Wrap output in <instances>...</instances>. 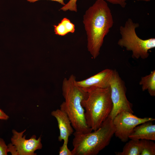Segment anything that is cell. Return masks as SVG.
<instances>
[{
    "mask_svg": "<svg viewBox=\"0 0 155 155\" xmlns=\"http://www.w3.org/2000/svg\"><path fill=\"white\" fill-rule=\"evenodd\" d=\"M110 86L113 107L109 116L111 119L113 120L119 113L122 111H126L133 113L132 104L126 97V88L125 83L116 70H113Z\"/></svg>",
    "mask_w": 155,
    "mask_h": 155,
    "instance_id": "obj_6",
    "label": "cell"
},
{
    "mask_svg": "<svg viewBox=\"0 0 155 155\" xmlns=\"http://www.w3.org/2000/svg\"><path fill=\"white\" fill-rule=\"evenodd\" d=\"M115 128L109 116L100 127L93 132L84 133L75 131L71 151L72 155H96L109 144Z\"/></svg>",
    "mask_w": 155,
    "mask_h": 155,
    "instance_id": "obj_3",
    "label": "cell"
},
{
    "mask_svg": "<svg viewBox=\"0 0 155 155\" xmlns=\"http://www.w3.org/2000/svg\"><path fill=\"white\" fill-rule=\"evenodd\" d=\"M141 152L140 155H155V144L152 140H140Z\"/></svg>",
    "mask_w": 155,
    "mask_h": 155,
    "instance_id": "obj_15",
    "label": "cell"
},
{
    "mask_svg": "<svg viewBox=\"0 0 155 155\" xmlns=\"http://www.w3.org/2000/svg\"><path fill=\"white\" fill-rule=\"evenodd\" d=\"M39 0H27V1L33 3V2H36V1H38ZM51 0L52 1H55L59 3H61V4L63 6L65 5V4L64 2V0Z\"/></svg>",
    "mask_w": 155,
    "mask_h": 155,
    "instance_id": "obj_21",
    "label": "cell"
},
{
    "mask_svg": "<svg viewBox=\"0 0 155 155\" xmlns=\"http://www.w3.org/2000/svg\"><path fill=\"white\" fill-rule=\"evenodd\" d=\"M142 90H147L149 94L152 96H155V70L151 71L150 73L142 77L139 82Z\"/></svg>",
    "mask_w": 155,
    "mask_h": 155,
    "instance_id": "obj_12",
    "label": "cell"
},
{
    "mask_svg": "<svg viewBox=\"0 0 155 155\" xmlns=\"http://www.w3.org/2000/svg\"><path fill=\"white\" fill-rule=\"evenodd\" d=\"M54 26L55 34L61 36H64L69 32L73 33L75 31L74 24L66 18H63L58 25Z\"/></svg>",
    "mask_w": 155,
    "mask_h": 155,
    "instance_id": "obj_14",
    "label": "cell"
},
{
    "mask_svg": "<svg viewBox=\"0 0 155 155\" xmlns=\"http://www.w3.org/2000/svg\"><path fill=\"white\" fill-rule=\"evenodd\" d=\"M112 4L118 5L121 7L124 8L127 4L126 1L127 0H104Z\"/></svg>",
    "mask_w": 155,
    "mask_h": 155,
    "instance_id": "obj_19",
    "label": "cell"
},
{
    "mask_svg": "<svg viewBox=\"0 0 155 155\" xmlns=\"http://www.w3.org/2000/svg\"><path fill=\"white\" fill-rule=\"evenodd\" d=\"M51 115L56 119L59 131V141L68 142L69 137L73 133V128L67 114L63 111L57 109L53 111Z\"/></svg>",
    "mask_w": 155,
    "mask_h": 155,
    "instance_id": "obj_10",
    "label": "cell"
},
{
    "mask_svg": "<svg viewBox=\"0 0 155 155\" xmlns=\"http://www.w3.org/2000/svg\"><path fill=\"white\" fill-rule=\"evenodd\" d=\"M77 0H69V2L60 9L64 11L68 10L77 12L76 2Z\"/></svg>",
    "mask_w": 155,
    "mask_h": 155,
    "instance_id": "obj_16",
    "label": "cell"
},
{
    "mask_svg": "<svg viewBox=\"0 0 155 155\" xmlns=\"http://www.w3.org/2000/svg\"><path fill=\"white\" fill-rule=\"evenodd\" d=\"M152 121L144 122L135 127L129 137L130 139L155 140V125Z\"/></svg>",
    "mask_w": 155,
    "mask_h": 155,
    "instance_id": "obj_11",
    "label": "cell"
},
{
    "mask_svg": "<svg viewBox=\"0 0 155 155\" xmlns=\"http://www.w3.org/2000/svg\"><path fill=\"white\" fill-rule=\"evenodd\" d=\"M85 90L87 95L81 104L85 110L86 123L92 131H95L100 127L111 111V88L110 86L93 87Z\"/></svg>",
    "mask_w": 155,
    "mask_h": 155,
    "instance_id": "obj_4",
    "label": "cell"
},
{
    "mask_svg": "<svg viewBox=\"0 0 155 155\" xmlns=\"http://www.w3.org/2000/svg\"><path fill=\"white\" fill-rule=\"evenodd\" d=\"M26 129L19 132L14 129L12 131L13 135L11 138V143L7 145L8 152L12 155H36L34 152L42 148L41 137L36 139L33 135L29 139L23 135Z\"/></svg>",
    "mask_w": 155,
    "mask_h": 155,
    "instance_id": "obj_8",
    "label": "cell"
},
{
    "mask_svg": "<svg viewBox=\"0 0 155 155\" xmlns=\"http://www.w3.org/2000/svg\"><path fill=\"white\" fill-rule=\"evenodd\" d=\"M68 142H63L62 145L59 148V155H72L71 151L68 148Z\"/></svg>",
    "mask_w": 155,
    "mask_h": 155,
    "instance_id": "obj_17",
    "label": "cell"
},
{
    "mask_svg": "<svg viewBox=\"0 0 155 155\" xmlns=\"http://www.w3.org/2000/svg\"><path fill=\"white\" fill-rule=\"evenodd\" d=\"M83 22L87 38V47L93 58L100 54L104 37L114 22L111 10L104 0H97L86 11Z\"/></svg>",
    "mask_w": 155,
    "mask_h": 155,
    "instance_id": "obj_1",
    "label": "cell"
},
{
    "mask_svg": "<svg viewBox=\"0 0 155 155\" xmlns=\"http://www.w3.org/2000/svg\"><path fill=\"white\" fill-rule=\"evenodd\" d=\"M113 74V70L106 69L86 79L77 81V84L85 90L93 87H109Z\"/></svg>",
    "mask_w": 155,
    "mask_h": 155,
    "instance_id": "obj_9",
    "label": "cell"
},
{
    "mask_svg": "<svg viewBox=\"0 0 155 155\" xmlns=\"http://www.w3.org/2000/svg\"><path fill=\"white\" fill-rule=\"evenodd\" d=\"M140 140L131 139L124 146L122 152H116L117 155H140Z\"/></svg>",
    "mask_w": 155,
    "mask_h": 155,
    "instance_id": "obj_13",
    "label": "cell"
},
{
    "mask_svg": "<svg viewBox=\"0 0 155 155\" xmlns=\"http://www.w3.org/2000/svg\"><path fill=\"white\" fill-rule=\"evenodd\" d=\"M137 1H144L146 2L150 1L152 0H134Z\"/></svg>",
    "mask_w": 155,
    "mask_h": 155,
    "instance_id": "obj_22",
    "label": "cell"
},
{
    "mask_svg": "<svg viewBox=\"0 0 155 155\" xmlns=\"http://www.w3.org/2000/svg\"><path fill=\"white\" fill-rule=\"evenodd\" d=\"M8 152V147L4 140L0 138V155H7Z\"/></svg>",
    "mask_w": 155,
    "mask_h": 155,
    "instance_id": "obj_18",
    "label": "cell"
},
{
    "mask_svg": "<svg viewBox=\"0 0 155 155\" xmlns=\"http://www.w3.org/2000/svg\"><path fill=\"white\" fill-rule=\"evenodd\" d=\"M9 118V116L0 108V119L6 120Z\"/></svg>",
    "mask_w": 155,
    "mask_h": 155,
    "instance_id": "obj_20",
    "label": "cell"
},
{
    "mask_svg": "<svg viewBox=\"0 0 155 155\" xmlns=\"http://www.w3.org/2000/svg\"><path fill=\"white\" fill-rule=\"evenodd\" d=\"M154 120L155 119L152 117L140 118L131 112L122 111L113 120L115 128L114 135L122 142H126L135 127L144 122Z\"/></svg>",
    "mask_w": 155,
    "mask_h": 155,
    "instance_id": "obj_7",
    "label": "cell"
},
{
    "mask_svg": "<svg viewBox=\"0 0 155 155\" xmlns=\"http://www.w3.org/2000/svg\"><path fill=\"white\" fill-rule=\"evenodd\" d=\"M76 82L73 75L63 79L62 91L65 101L60 105V109L67 114L75 131L88 133L92 130L86 123L85 110L81 104L86 97L87 92L79 86Z\"/></svg>",
    "mask_w": 155,
    "mask_h": 155,
    "instance_id": "obj_2",
    "label": "cell"
},
{
    "mask_svg": "<svg viewBox=\"0 0 155 155\" xmlns=\"http://www.w3.org/2000/svg\"><path fill=\"white\" fill-rule=\"evenodd\" d=\"M139 26L138 23L134 22L131 18L128 19L124 25L120 27L121 38L117 44L127 51H131L133 58L145 59L149 56V50L155 47V38L143 39L139 37L135 30Z\"/></svg>",
    "mask_w": 155,
    "mask_h": 155,
    "instance_id": "obj_5",
    "label": "cell"
}]
</instances>
